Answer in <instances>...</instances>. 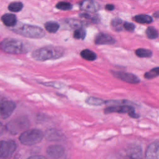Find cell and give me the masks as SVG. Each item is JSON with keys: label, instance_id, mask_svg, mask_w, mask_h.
Here are the masks:
<instances>
[{"label": "cell", "instance_id": "cell-8", "mask_svg": "<svg viewBox=\"0 0 159 159\" xmlns=\"http://www.w3.org/2000/svg\"><path fill=\"white\" fill-rule=\"evenodd\" d=\"M111 73L116 78L130 84H137L140 83V81L136 75L130 73L112 71Z\"/></svg>", "mask_w": 159, "mask_h": 159}, {"label": "cell", "instance_id": "cell-12", "mask_svg": "<svg viewBox=\"0 0 159 159\" xmlns=\"http://www.w3.org/2000/svg\"><path fill=\"white\" fill-rule=\"evenodd\" d=\"M45 138L49 141H60L65 139L63 134L55 129H50L44 134Z\"/></svg>", "mask_w": 159, "mask_h": 159}, {"label": "cell", "instance_id": "cell-6", "mask_svg": "<svg viewBox=\"0 0 159 159\" xmlns=\"http://www.w3.org/2000/svg\"><path fill=\"white\" fill-rule=\"evenodd\" d=\"M105 114L110 113H127L131 117L138 118L139 116L135 112V109L129 105L119 104L115 106H109L104 110Z\"/></svg>", "mask_w": 159, "mask_h": 159}, {"label": "cell", "instance_id": "cell-26", "mask_svg": "<svg viewBox=\"0 0 159 159\" xmlns=\"http://www.w3.org/2000/svg\"><path fill=\"white\" fill-rule=\"evenodd\" d=\"M66 23H68V25H70L71 28H75V29L83 27V22L78 20L73 19H68V20H66Z\"/></svg>", "mask_w": 159, "mask_h": 159}, {"label": "cell", "instance_id": "cell-9", "mask_svg": "<svg viewBox=\"0 0 159 159\" xmlns=\"http://www.w3.org/2000/svg\"><path fill=\"white\" fill-rule=\"evenodd\" d=\"M16 107V104L11 101H1L0 102V118L6 119L9 117Z\"/></svg>", "mask_w": 159, "mask_h": 159}, {"label": "cell", "instance_id": "cell-22", "mask_svg": "<svg viewBox=\"0 0 159 159\" xmlns=\"http://www.w3.org/2000/svg\"><path fill=\"white\" fill-rule=\"evenodd\" d=\"M158 76H159V67H155L154 68H152L149 71H147L144 74V77L148 80L156 78Z\"/></svg>", "mask_w": 159, "mask_h": 159}, {"label": "cell", "instance_id": "cell-28", "mask_svg": "<svg viewBox=\"0 0 159 159\" xmlns=\"http://www.w3.org/2000/svg\"><path fill=\"white\" fill-rule=\"evenodd\" d=\"M80 16L85 19V20H89L92 22H97L98 20V16L95 14V15H91L89 13H82L80 14Z\"/></svg>", "mask_w": 159, "mask_h": 159}, {"label": "cell", "instance_id": "cell-29", "mask_svg": "<svg viewBox=\"0 0 159 159\" xmlns=\"http://www.w3.org/2000/svg\"><path fill=\"white\" fill-rule=\"evenodd\" d=\"M122 21L119 18L113 19L111 21V25L115 30H120L122 29Z\"/></svg>", "mask_w": 159, "mask_h": 159}, {"label": "cell", "instance_id": "cell-14", "mask_svg": "<svg viewBox=\"0 0 159 159\" xmlns=\"http://www.w3.org/2000/svg\"><path fill=\"white\" fill-rule=\"evenodd\" d=\"M80 8L89 12H94L99 8V5L93 0H83L80 4Z\"/></svg>", "mask_w": 159, "mask_h": 159}, {"label": "cell", "instance_id": "cell-16", "mask_svg": "<svg viewBox=\"0 0 159 159\" xmlns=\"http://www.w3.org/2000/svg\"><path fill=\"white\" fill-rule=\"evenodd\" d=\"M1 20L3 24L7 27H12L16 24L17 19L15 15L12 14H5L1 17Z\"/></svg>", "mask_w": 159, "mask_h": 159}, {"label": "cell", "instance_id": "cell-10", "mask_svg": "<svg viewBox=\"0 0 159 159\" xmlns=\"http://www.w3.org/2000/svg\"><path fill=\"white\" fill-rule=\"evenodd\" d=\"M47 153L52 159H59L65 153V148L61 145H52L47 149Z\"/></svg>", "mask_w": 159, "mask_h": 159}, {"label": "cell", "instance_id": "cell-17", "mask_svg": "<svg viewBox=\"0 0 159 159\" xmlns=\"http://www.w3.org/2000/svg\"><path fill=\"white\" fill-rule=\"evenodd\" d=\"M80 55L83 59L88 61H94V60H96L97 57L96 54L94 52L89 49L83 50V51L81 52Z\"/></svg>", "mask_w": 159, "mask_h": 159}, {"label": "cell", "instance_id": "cell-1", "mask_svg": "<svg viewBox=\"0 0 159 159\" xmlns=\"http://www.w3.org/2000/svg\"><path fill=\"white\" fill-rule=\"evenodd\" d=\"M64 52V49L61 47L49 45L35 50L32 57L37 61H46L59 58L63 55Z\"/></svg>", "mask_w": 159, "mask_h": 159}, {"label": "cell", "instance_id": "cell-25", "mask_svg": "<svg viewBox=\"0 0 159 159\" xmlns=\"http://www.w3.org/2000/svg\"><path fill=\"white\" fill-rule=\"evenodd\" d=\"M86 36V31L83 27L76 29L73 33V37L76 39H84Z\"/></svg>", "mask_w": 159, "mask_h": 159}, {"label": "cell", "instance_id": "cell-30", "mask_svg": "<svg viewBox=\"0 0 159 159\" xmlns=\"http://www.w3.org/2000/svg\"><path fill=\"white\" fill-rule=\"evenodd\" d=\"M123 27L126 30L129 31V32L134 31V30L135 29L134 24L132 23H130V22H125L123 24Z\"/></svg>", "mask_w": 159, "mask_h": 159}, {"label": "cell", "instance_id": "cell-35", "mask_svg": "<svg viewBox=\"0 0 159 159\" xmlns=\"http://www.w3.org/2000/svg\"><path fill=\"white\" fill-rule=\"evenodd\" d=\"M126 159H134V158H129V157H127ZM140 159H142V158H140Z\"/></svg>", "mask_w": 159, "mask_h": 159}, {"label": "cell", "instance_id": "cell-34", "mask_svg": "<svg viewBox=\"0 0 159 159\" xmlns=\"http://www.w3.org/2000/svg\"><path fill=\"white\" fill-rule=\"evenodd\" d=\"M153 16L156 18H158L159 17V11H157L153 13Z\"/></svg>", "mask_w": 159, "mask_h": 159}, {"label": "cell", "instance_id": "cell-15", "mask_svg": "<svg viewBox=\"0 0 159 159\" xmlns=\"http://www.w3.org/2000/svg\"><path fill=\"white\" fill-rule=\"evenodd\" d=\"M142 151L140 146L133 145L127 148V157L134 159L142 158Z\"/></svg>", "mask_w": 159, "mask_h": 159}, {"label": "cell", "instance_id": "cell-2", "mask_svg": "<svg viewBox=\"0 0 159 159\" xmlns=\"http://www.w3.org/2000/svg\"><path fill=\"white\" fill-rule=\"evenodd\" d=\"M0 49L3 52L11 54H22L27 53L29 50L28 45L23 41L7 38L0 42Z\"/></svg>", "mask_w": 159, "mask_h": 159}, {"label": "cell", "instance_id": "cell-20", "mask_svg": "<svg viewBox=\"0 0 159 159\" xmlns=\"http://www.w3.org/2000/svg\"><path fill=\"white\" fill-rule=\"evenodd\" d=\"M135 54L140 58H149L152 56V52L145 48H138L135 50Z\"/></svg>", "mask_w": 159, "mask_h": 159}, {"label": "cell", "instance_id": "cell-13", "mask_svg": "<svg viewBox=\"0 0 159 159\" xmlns=\"http://www.w3.org/2000/svg\"><path fill=\"white\" fill-rule=\"evenodd\" d=\"M115 42V39L112 36L105 33L98 34L94 39V43L97 45H111Z\"/></svg>", "mask_w": 159, "mask_h": 159}, {"label": "cell", "instance_id": "cell-33", "mask_svg": "<svg viewBox=\"0 0 159 159\" xmlns=\"http://www.w3.org/2000/svg\"><path fill=\"white\" fill-rule=\"evenodd\" d=\"M5 129L6 127H4L3 124L1 123V122H0V135H1L3 134Z\"/></svg>", "mask_w": 159, "mask_h": 159}, {"label": "cell", "instance_id": "cell-24", "mask_svg": "<svg viewBox=\"0 0 159 159\" xmlns=\"http://www.w3.org/2000/svg\"><path fill=\"white\" fill-rule=\"evenodd\" d=\"M146 34L148 38L150 39H154L158 37V32L153 27H148L146 30Z\"/></svg>", "mask_w": 159, "mask_h": 159}, {"label": "cell", "instance_id": "cell-36", "mask_svg": "<svg viewBox=\"0 0 159 159\" xmlns=\"http://www.w3.org/2000/svg\"><path fill=\"white\" fill-rule=\"evenodd\" d=\"M1 99H2V98H1V95H0V102H1Z\"/></svg>", "mask_w": 159, "mask_h": 159}, {"label": "cell", "instance_id": "cell-27", "mask_svg": "<svg viewBox=\"0 0 159 159\" xmlns=\"http://www.w3.org/2000/svg\"><path fill=\"white\" fill-rule=\"evenodd\" d=\"M56 7H57V8H58V9H60V10L68 11V10H70L72 8L73 6L70 2L61 1V2H58L56 5Z\"/></svg>", "mask_w": 159, "mask_h": 159}, {"label": "cell", "instance_id": "cell-21", "mask_svg": "<svg viewBox=\"0 0 159 159\" xmlns=\"http://www.w3.org/2000/svg\"><path fill=\"white\" fill-rule=\"evenodd\" d=\"M86 102L89 105L92 106H101L105 103V101L102 99L95 98V97H89L86 99Z\"/></svg>", "mask_w": 159, "mask_h": 159}, {"label": "cell", "instance_id": "cell-23", "mask_svg": "<svg viewBox=\"0 0 159 159\" xmlns=\"http://www.w3.org/2000/svg\"><path fill=\"white\" fill-rule=\"evenodd\" d=\"M22 7H23V4L20 2H13L11 3L8 6L9 10L14 12L20 11Z\"/></svg>", "mask_w": 159, "mask_h": 159}, {"label": "cell", "instance_id": "cell-37", "mask_svg": "<svg viewBox=\"0 0 159 159\" xmlns=\"http://www.w3.org/2000/svg\"><path fill=\"white\" fill-rule=\"evenodd\" d=\"M0 159H2V158H0Z\"/></svg>", "mask_w": 159, "mask_h": 159}, {"label": "cell", "instance_id": "cell-11", "mask_svg": "<svg viewBox=\"0 0 159 159\" xmlns=\"http://www.w3.org/2000/svg\"><path fill=\"white\" fill-rule=\"evenodd\" d=\"M145 159H159V142H152L147 148Z\"/></svg>", "mask_w": 159, "mask_h": 159}, {"label": "cell", "instance_id": "cell-7", "mask_svg": "<svg viewBox=\"0 0 159 159\" xmlns=\"http://www.w3.org/2000/svg\"><path fill=\"white\" fill-rule=\"evenodd\" d=\"M17 148L16 143L11 140L0 141V158H6L12 155Z\"/></svg>", "mask_w": 159, "mask_h": 159}, {"label": "cell", "instance_id": "cell-5", "mask_svg": "<svg viewBox=\"0 0 159 159\" xmlns=\"http://www.w3.org/2000/svg\"><path fill=\"white\" fill-rule=\"evenodd\" d=\"M29 126V121L25 117H17L10 120L6 125V129L11 134L24 132Z\"/></svg>", "mask_w": 159, "mask_h": 159}, {"label": "cell", "instance_id": "cell-4", "mask_svg": "<svg viewBox=\"0 0 159 159\" xmlns=\"http://www.w3.org/2000/svg\"><path fill=\"white\" fill-rule=\"evenodd\" d=\"M12 30L20 35L32 39H40L45 35V32L42 28L28 24H24L14 28Z\"/></svg>", "mask_w": 159, "mask_h": 159}, {"label": "cell", "instance_id": "cell-3", "mask_svg": "<svg viewBox=\"0 0 159 159\" xmlns=\"http://www.w3.org/2000/svg\"><path fill=\"white\" fill-rule=\"evenodd\" d=\"M44 137L43 132L37 129H32L24 131L19 136L20 143L25 145H33L39 143Z\"/></svg>", "mask_w": 159, "mask_h": 159}, {"label": "cell", "instance_id": "cell-19", "mask_svg": "<svg viewBox=\"0 0 159 159\" xmlns=\"http://www.w3.org/2000/svg\"><path fill=\"white\" fill-rule=\"evenodd\" d=\"M44 27L48 32H49L50 33H55L58 30L60 25L56 22L48 21L45 24Z\"/></svg>", "mask_w": 159, "mask_h": 159}, {"label": "cell", "instance_id": "cell-32", "mask_svg": "<svg viewBox=\"0 0 159 159\" xmlns=\"http://www.w3.org/2000/svg\"><path fill=\"white\" fill-rule=\"evenodd\" d=\"M106 9H107V11H112L114 9V6L113 4H107L105 7Z\"/></svg>", "mask_w": 159, "mask_h": 159}, {"label": "cell", "instance_id": "cell-18", "mask_svg": "<svg viewBox=\"0 0 159 159\" xmlns=\"http://www.w3.org/2000/svg\"><path fill=\"white\" fill-rule=\"evenodd\" d=\"M134 20L140 24H150L153 20L152 18L147 14H139L134 17Z\"/></svg>", "mask_w": 159, "mask_h": 159}, {"label": "cell", "instance_id": "cell-31", "mask_svg": "<svg viewBox=\"0 0 159 159\" xmlns=\"http://www.w3.org/2000/svg\"><path fill=\"white\" fill-rule=\"evenodd\" d=\"M27 159H46V158L42 155H34L29 157Z\"/></svg>", "mask_w": 159, "mask_h": 159}]
</instances>
